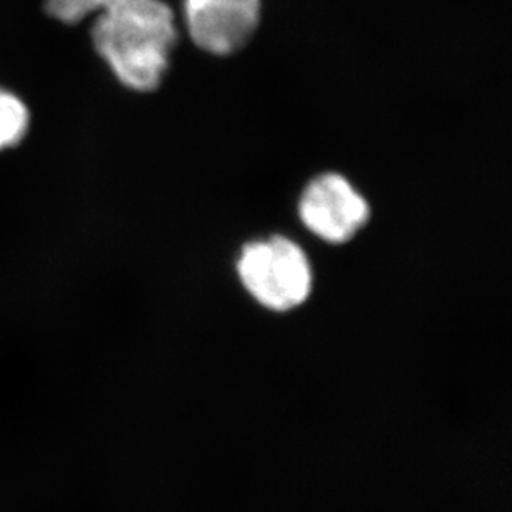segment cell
<instances>
[{
    "label": "cell",
    "instance_id": "6da1fadb",
    "mask_svg": "<svg viewBox=\"0 0 512 512\" xmlns=\"http://www.w3.org/2000/svg\"><path fill=\"white\" fill-rule=\"evenodd\" d=\"M93 42L123 85L150 92L170 65L173 12L163 0H108L93 27Z\"/></svg>",
    "mask_w": 512,
    "mask_h": 512
},
{
    "label": "cell",
    "instance_id": "7a4b0ae2",
    "mask_svg": "<svg viewBox=\"0 0 512 512\" xmlns=\"http://www.w3.org/2000/svg\"><path fill=\"white\" fill-rule=\"evenodd\" d=\"M236 272L246 294L274 314L300 309L314 290L309 256L285 236L247 242L237 256Z\"/></svg>",
    "mask_w": 512,
    "mask_h": 512
},
{
    "label": "cell",
    "instance_id": "3957f363",
    "mask_svg": "<svg viewBox=\"0 0 512 512\" xmlns=\"http://www.w3.org/2000/svg\"><path fill=\"white\" fill-rule=\"evenodd\" d=\"M300 221L320 241L347 244L368 224L367 199L340 174H322L304 189L299 203Z\"/></svg>",
    "mask_w": 512,
    "mask_h": 512
},
{
    "label": "cell",
    "instance_id": "277c9868",
    "mask_svg": "<svg viewBox=\"0 0 512 512\" xmlns=\"http://www.w3.org/2000/svg\"><path fill=\"white\" fill-rule=\"evenodd\" d=\"M189 35L199 49L228 55L246 45L261 17V0H184Z\"/></svg>",
    "mask_w": 512,
    "mask_h": 512
},
{
    "label": "cell",
    "instance_id": "5b68a950",
    "mask_svg": "<svg viewBox=\"0 0 512 512\" xmlns=\"http://www.w3.org/2000/svg\"><path fill=\"white\" fill-rule=\"evenodd\" d=\"M29 128V112L14 93L0 88V151L17 145Z\"/></svg>",
    "mask_w": 512,
    "mask_h": 512
},
{
    "label": "cell",
    "instance_id": "8992f818",
    "mask_svg": "<svg viewBox=\"0 0 512 512\" xmlns=\"http://www.w3.org/2000/svg\"><path fill=\"white\" fill-rule=\"evenodd\" d=\"M108 0H47V10L55 19L73 24L93 10L102 9Z\"/></svg>",
    "mask_w": 512,
    "mask_h": 512
}]
</instances>
